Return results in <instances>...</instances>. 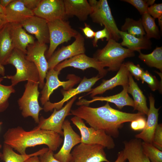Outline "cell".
Here are the masks:
<instances>
[{
	"label": "cell",
	"mask_w": 162,
	"mask_h": 162,
	"mask_svg": "<svg viewBox=\"0 0 162 162\" xmlns=\"http://www.w3.org/2000/svg\"><path fill=\"white\" fill-rule=\"evenodd\" d=\"M71 115L78 117L86 121L91 127L102 130L112 137L119 136V129L123 124L131 122L145 115L138 112L132 113L121 111L114 109L107 102L103 106L92 107L85 105L71 110Z\"/></svg>",
	"instance_id": "obj_1"
},
{
	"label": "cell",
	"mask_w": 162,
	"mask_h": 162,
	"mask_svg": "<svg viewBox=\"0 0 162 162\" xmlns=\"http://www.w3.org/2000/svg\"><path fill=\"white\" fill-rule=\"evenodd\" d=\"M4 143L9 145L20 154H26L27 148L45 145L53 152L63 142L61 136L54 131L41 129L37 126L29 131L18 126L9 128L4 134Z\"/></svg>",
	"instance_id": "obj_2"
},
{
	"label": "cell",
	"mask_w": 162,
	"mask_h": 162,
	"mask_svg": "<svg viewBox=\"0 0 162 162\" xmlns=\"http://www.w3.org/2000/svg\"><path fill=\"white\" fill-rule=\"evenodd\" d=\"M103 48L98 50L94 58L101 62L107 71H118L127 58L135 56L134 52L123 47L120 43L110 39Z\"/></svg>",
	"instance_id": "obj_3"
},
{
	"label": "cell",
	"mask_w": 162,
	"mask_h": 162,
	"mask_svg": "<svg viewBox=\"0 0 162 162\" xmlns=\"http://www.w3.org/2000/svg\"><path fill=\"white\" fill-rule=\"evenodd\" d=\"M26 54L14 49L6 63L11 64L16 69L14 75H7L3 77L11 81L14 86L19 82L27 80L39 82V75L38 69L34 64L28 60Z\"/></svg>",
	"instance_id": "obj_4"
},
{
	"label": "cell",
	"mask_w": 162,
	"mask_h": 162,
	"mask_svg": "<svg viewBox=\"0 0 162 162\" xmlns=\"http://www.w3.org/2000/svg\"><path fill=\"white\" fill-rule=\"evenodd\" d=\"M92 10L90 16L92 21L104 26L109 31L110 39L118 42L121 38L118 29L106 0H89Z\"/></svg>",
	"instance_id": "obj_5"
},
{
	"label": "cell",
	"mask_w": 162,
	"mask_h": 162,
	"mask_svg": "<svg viewBox=\"0 0 162 162\" xmlns=\"http://www.w3.org/2000/svg\"><path fill=\"white\" fill-rule=\"evenodd\" d=\"M50 46L46 57L50 58L60 44L68 42L72 38H75L79 32L72 28L68 21L56 20L48 22Z\"/></svg>",
	"instance_id": "obj_6"
},
{
	"label": "cell",
	"mask_w": 162,
	"mask_h": 162,
	"mask_svg": "<svg viewBox=\"0 0 162 162\" xmlns=\"http://www.w3.org/2000/svg\"><path fill=\"white\" fill-rule=\"evenodd\" d=\"M39 82L27 81L25 90L18 101L21 114L24 118L31 117L36 123H39V113L43 110L39 104L38 98L40 93L38 90Z\"/></svg>",
	"instance_id": "obj_7"
},
{
	"label": "cell",
	"mask_w": 162,
	"mask_h": 162,
	"mask_svg": "<svg viewBox=\"0 0 162 162\" xmlns=\"http://www.w3.org/2000/svg\"><path fill=\"white\" fill-rule=\"evenodd\" d=\"M70 120L80 131L81 142L99 144L109 149L114 148L115 144L112 137L104 131L87 127L83 120L77 116H74Z\"/></svg>",
	"instance_id": "obj_8"
},
{
	"label": "cell",
	"mask_w": 162,
	"mask_h": 162,
	"mask_svg": "<svg viewBox=\"0 0 162 162\" xmlns=\"http://www.w3.org/2000/svg\"><path fill=\"white\" fill-rule=\"evenodd\" d=\"M60 72L54 68L48 70L46 76V82L41 92L40 100L41 104L44 105L49 101L50 97L53 91L60 86L64 90H68L72 88L81 80V78L74 74H68L67 77L68 80L61 81L58 75Z\"/></svg>",
	"instance_id": "obj_9"
},
{
	"label": "cell",
	"mask_w": 162,
	"mask_h": 162,
	"mask_svg": "<svg viewBox=\"0 0 162 162\" xmlns=\"http://www.w3.org/2000/svg\"><path fill=\"white\" fill-rule=\"evenodd\" d=\"M104 148L99 144L81 142L71 152L72 162H111L107 158Z\"/></svg>",
	"instance_id": "obj_10"
},
{
	"label": "cell",
	"mask_w": 162,
	"mask_h": 162,
	"mask_svg": "<svg viewBox=\"0 0 162 162\" xmlns=\"http://www.w3.org/2000/svg\"><path fill=\"white\" fill-rule=\"evenodd\" d=\"M77 98L76 96L72 98L59 110L54 109L52 113L48 118H46L41 116L37 127L41 129L54 131L63 136L62 125L66 117L71 115L70 111L72 106Z\"/></svg>",
	"instance_id": "obj_11"
},
{
	"label": "cell",
	"mask_w": 162,
	"mask_h": 162,
	"mask_svg": "<svg viewBox=\"0 0 162 162\" xmlns=\"http://www.w3.org/2000/svg\"><path fill=\"white\" fill-rule=\"evenodd\" d=\"M75 40L71 44L64 46L54 52L49 58L48 70L54 69L56 65L64 60L80 54L85 53V39L83 36L79 33Z\"/></svg>",
	"instance_id": "obj_12"
},
{
	"label": "cell",
	"mask_w": 162,
	"mask_h": 162,
	"mask_svg": "<svg viewBox=\"0 0 162 162\" xmlns=\"http://www.w3.org/2000/svg\"><path fill=\"white\" fill-rule=\"evenodd\" d=\"M47 48L46 44H40L37 41L28 46L26 55V58L33 62L38 69L40 77L39 87L40 89L44 85V79L48 70V63L45 55Z\"/></svg>",
	"instance_id": "obj_13"
},
{
	"label": "cell",
	"mask_w": 162,
	"mask_h": 162,
	"mask_svg": "<svg viewBox=\"0 0 162 162\" xmlns=\"http://www.w3.org/2000/svg\"><path fill=\"white\" fill-rule=\"evenodd\" d=\"M102 78L98 75L95 76L88 78L84 76L79 85L75 88H72L68 90H61L63 96V98L57 102L51 103L48 101L44 105L43 110L46 112L51 111L54 109L58 110L61 109L64 103L79 94L89 92L92 89V86L99 80Z\"/></svg>",
	"instance_id": "obj_14"
},
{
	"label": "cell",
	"mask_w": 162,
	"mask_h": 162,
	"mask_svg": "<svg viewBox=\"0 0 162 162\" xmlns=\"http://www.w3.org/2000/svg\"><path fill=\"white\" fill-rule=\"evenodd\" d=\"M68 67H73L82 70L93 68L98 71V75L102 78L106 75L108 72L101 62L94 57L88 56L85 53L80 54L64 60L56 65L54 69L60 72Z\"/></svg>",
	"instance_id": "obj_15"
},
{
	"label": "cell",
	"mask_w": 162,
	"mask_h": 162,
	"mask_svg": "<svg viewBox=\"0 0 162 162\" xmlns=\"http://www.w3.org/2000/svg\"><path fill=\"white\" fill-rule=\"evenodd\" d=\"M64 137L63 145L57 153L54 154V157L60 162H72L71 151L75 146L81 143V136L73 129L70 122L64 120L62 126Z\"/></svg>",
	"instance_id": "obj_16"
},
{
	"label": "cell",
	"mask_w": 162,
	"mask_h": 162,
	"mask_svg": "<svg viewBox=\"0 0 162 162\" xmlns=\"http://www.w3.org/2000/svg\"><path fill=\"white\" fill-rule=\"evenodd\" d=\"M34 15L48 22L67 18L64 0H41L38 7L33 10Z\"/></svg>",
	"instance_id": "obj_17"
},
{
	"label": "cell",
	"mask_w": 162,
	"mask_h": 162,
	"mask_svg": "<svg viewBox=\"0 0 162 162\" xmlns=\"http://www.w3.org/2000/svg\"><path fill=\"white\" fill-rule=\"evenodd\" d=\"M20 23L25 30L35 35L39 43H49L48 22L46 20L34 15Z\"/></svg>",
	"instance_id": "obj_18"
},
{
	"label": "cell",
	"mask_w": 162,
	"mask_h": 162,
	"mask_svg": "<svg viewBox=\"0 0 162 162\" xmlns=\"http://www.w3.org/2000/svg\"><path fill=\"white\" fill-rule=\"evenodd\" d=\"M129 73L123 63L114 76L109 80H103L100 85L92 88L90 91L84 96L80 97L79 99L87 95H89L92 98L97 94H103L106 91L117 86H121L123 87L128 85Z\"/></svg>",
	"instance_id": "obj_19"
},
{
	"label": "cell",
	"mask_w": 162,
	"mask_h": 162,
	"mask_svg": "<svg viewBox=\"0 0 162 162\" xmlns=\"http://www.w3.org/2000/svg\"><path fill=\"white\" fill-rule=\"evenodd\" d=\"M149 108L145 127L142 132L135 135L136 138L142 140L143 141L152 144L155 130L158 123V112L160 108H156L154 106L155 99L150 94L148 97Z\"/></svg>",
	"instance_id": "obj_20"
},
{
	"label": "cell",
	"mask_w": 162,
	"mask_h": 162,
	"mask_svg": "<svg viewBox=\"0 0 162 162\" xmlns=\"http://www.w3.org/2000/svg\"><path fill=\"white\" fill-rule=\"evenodd\" d=\"M128 85L123 87L122 91L119 93L112 96L106 97L94 96L90 100L80 99L76 103L78 106H88L90 104L97 101H106L114 104L119 109L121 110L125 106L134 107L133 99L129 96L128 92Z\"/></svg>",
	"instance_id": "obj_21"
},
{
	"label": "cell",
	"mask_w": 162,
	"mask_h": 162,
	"mask_svg": "<svg viewBox=\"0 0 162 162\" xmlns=\"http://www.w3.org/2000/svg\"><path fill=\"white\" fill-rule=\"evenodd\" d=\"M67 16H75L80 20H86L92 13V8L87 0H64Z\"/></svg>",
	"instance_id": "obj_22"
},
{
	"label": "cell",
	"mask_w": 162,
	"mask_h": 162,
	"mask_svg": "<svg viewBox=\"0 0 162 162\" xmlns=\"http://www.w3.org/2000/svg\"><path fill=\"white\" fill-rule=\"evenodd\" d=\"M5 15L8 22L20 23L34 15L33 11L27 8L20 0H14L5 8Z\"/></svg>",
	"instance_id": "obj_23"
},
{
	"label": "cell",
	"mask_w": 162,
	"mask_h": 162,
	"mask_svg": "<svg viewBox=\"0 0 162 162\" xmlns=\"http://www.w3.org/2000/svg\"><path fill=\"white\" fill-rule=\"evenodd\" d=\"M10 23L11 37L15 49L26 54L28 46L35 42L34 38L26 32L20 23Z\"/></svg>",
	"instance_id": "obj_24"
},
{
	"label": "cell",
	"mask_w": 162,
	"mask_h": 162,
	"mask_svg": "<svg viewBox=\"0 0 162 162\" xmlns=\"http://www.w3.org/2000/svg\"><path fill=\"white\" fill-rule=\"evenodd\" d=\"M142 142L136 138L124 142V155L128 162H151L143 151Z\"/></svg>",
	"instance_id": "obj_25"
},
{
	"label": "cell",
	"mask_w": 162,
	"mask_h": 162,
	"mask_svg": "<svg viewBox=\"0 0 162 162\" xmlns=\"http://www.w3.org/2000/svg\"><path fill=\"white\" fill-rule=\"evenodd\" d=\"M15 47L10 30V23L8 22L0 30V64L6 65L8 59Z\"/></svg>",
	"instance_id": "obj_26"
},
{
	"label": "cell",
	"mask_w": 162,
	"mask_h": 162,
	"mask_svg": "<svg viewBox=\"0 0 162 162\" xmlns=\"http://www.w3.org/2000/svg\"><path fill=\"white\" fill-rule=\"evenodd\" d=\"M128 79V92L131 94L133 98L134 111L137 110L138 112L147 115L149 109L147 106L146 98L130 73Z\"/></svg>",
	"instance_id": "obj_27"
},
{
	"label": "cell",
	"mask_w": 162,
	"mask_h": 162,
	"mask_svg": "<svg viewBox=\"0 0 162 162\" xmlns=\"http://www.w3.org/2000/svg\"><path fill=\"white\" fill-rule=\"evenodd\" d=\"M119 34L122 39L121 45L126 46L132 51L139 52L142 50H150L152 48V42L146 35L142 38H139L120 30Z\"/></svg>",
	"instance_id": "obj_28"
},
{
	"label": "cell",
	"mask_w": 162,
	"mask_h": 162,
	"mask_svg": "<svg viewBox=\"0 0 162 162\" xmlns=\"http://www.w3.org/2000/svg\"><path fill=\"white\" fill-rule=\"evenodd\" d=\"M47 148H43L30 154H22L16 153L13 149L7 144L4 143L1 160L4 162H24L30 157L39 156L49 150Z\"/></svg>",
	"instance_id": "obj_29"
},
{
	"label": "cell",
	"mask_w": 162,
	"mask_h": 162,
	"mask_svg": "<svg viewBox=\"0 0 162 162\" xmlns=\"http://www.w3.org/2000/svg\"><path fill=\"white\" fill-rule=\"evenodd\" d=\"M138 57L148 66L159 69L162 72V47L157 46L149 54L139 52Z\"/></svg>",
	"instance_id": "obj_30"
},
{
	"label": "cell",
	"mask_w": 162,
	"mask_h": 162,
	"mask_svg": "<svg viewBox=\"0 0 162 162\" xmlns=\"http://www.w3.org/2000/svg\"><path fill=\"white\" fill-rule=\"evenodd\" d=\"M120 31L139 38L143 37L146 34L141 18L136 20L132 18H126Z\"/></svg>",
	"instance_id": "obj_31"
},
{
	"label": "cell",
	"mask_w": 162,
	"mask_h": 162,
	"mask_svg": "<svg viewBox=\"0 0 162 162\" xmlns=\"http://www.w3.org/2000/svg\"><path fill=\"white\" fill-rule=\"evenodd\" d=\"M146 36L149 39L153 38L157 39L160 38V31L155 22L154 18L147 13L142 15L141 18Z\"/></svg>",
	"instance_id": "obj_32"
},
{
	"label": "cell",
	"mask_w": 162,
	"mask_h": 162,
	"mask_svg": "<svg viewBox=\"0 0 162 162\" xmlns=\"http://www.w3.org/2000/svg\"><path fill=\"white\" fill-rule=\"evenodd\" d=\"M3 80L0 77V113L5 111L9 106L8 99L11 94L15 92L14 86L12 85L5 86L1 83Z\"/></svg>",
	"instance_id": "obj_33"
},
{
	"label": "cell",
	"mask_w": 162,
	"mask_h": 162,
	"mask_svg": "<svg viewBox=\"0 0 162 162\" xmlns=\"http://www.w3.org/2000/svg\"><path fill=\"white\" fill-rule=\"evenodd\" d=\"M143 150L151 162H162V151L152 144L142 142Z\"/></svg>",
	"instance_id": "obj_34"
},
{
	"label": "cell",
	"mask_w": 162,
	"mask_h": 162,
	"mask_svg": "<svg viewBox=\"0 0 162 162\" xmlns=\"http://www.w3.org/2000/svg\"><path fill=\"white\" fill-rule=\"evenodd\" d=\"M140 80L142 83H146L152 91L154 92L159 90L160 92L162 93V84L158 81L155 76L153 75L148 70L144 71Z\"/></svg>",
	"instance_id": "obj_35"
},
{
	"label": "cell",
	"mask_w": 162,
	"mask_h": 162,
	"mask_svg": "<svg viewBox=\"0 0 162 162\" xmlns=\"http://www.w3.org/2000/svg\"><path fill=\"white\" fill-rule=\"evenodd\" d=\"M134 6L142 15L147 13L148 7L154 4V0H123Z\"/></svg>",
	"instance_id": "obj_36"
},
{
	"label": "cell",
	"mask_w": 162,
	"mask_h": 162,
	"mask_svg": "<svg viewBox=\"0 0 162 162\" xmlns=\"http://www.w3.org/2000/svg\"><path fill=\"white\" fill-rule=\"evenodd\" d=\"M124 64L129 73L139 81L145 71L143 68H141L139 64H135L133 62L128 61L124 63Z\"/></svg>",
	"instance_id": "obj_37"
},
{
	"label": "cell",
	"mask_w": 162,
	"mask_h": 162,
	"mask_svg": "<svg viewBox=\"0 0 162 162\" xmlns=\"http://www.w3.org/2000/svg\"><path fill=\"white\" fill-rule=\"evenodd\" d=\"M152 144L159 150L162 151V124H158L155 130Z\"/></svg>",
	"instance_id": "obj_38"
},
{
	"label": "cell",
	"mask_w": 162,
	"mask_h": 162,
	"mask_svg": "<svg viewBox=\"0 0 162 162\" xmlns=\"http://www.w3.org/2000/svg\"><path fill=\"white\" fill-rule=\"evenodd\" d=\"M104 38H106L107 41L110 39L109 32L107 29L105 27L103 29L95 32L93 40L92 41L93 46L94 47H97L98 40L100 39L103 40Z\"/></svg>",
	"instance_id": "obj_39"
},
{
	"label": "cell",
	"mask_w": 162,
	"mask_h": 162,
	"mask_svg": "<svg viewBox=\"0 0 162 162\" xmlns=\"http://www.w3.org/2000/svg\"><path fill=\"white\" fill-rule=\"evenodd\" d=\"M147 13L155 19L162 17V4H155L149 6Z\"/></svg>",
	"instance_id": "obj_40"
},
{
	"label": "cell",
	"mask_w": 162,
	"mask_h": 162,
	"mask_svg": "<svg viewBox=\"0 0 162 162\" xmlns=\"http://www.w3.org/2000/svg\"><path fill=\"white\" fill-rule=\"evenodd\" d=\"M146 122V118L144 115L131 122V128L135 131L142 130L145 127Z\"/></svg>",
	"instance_id": "obj_41"
},
{
	"label": "cell",
	"mask_w": 162,
	"mask_h": 162,
	"mask_svg": "<svg viewBox=\"0 0 162 162\" xmlns=\"http://www.w3.org/2000/svg\"><path fill=\"white\" fill-rule=\"evenodd\" d=\"M53 152L49 149L39 156L40 162H60L54 157Z\"/></svg>",
	"instance_id": "obj_42"
},
{
	"label": "cell",
	"mask_w": 162,
	"mask_h": 162,
	"mask_svg": "<svg viewBox=\"0 0 162 162\" xmlns=\"http://www.w3.org/2000/svg\"><path fill=\"white\" fill-rule=\"evenodd\" d=\"M28 8L33 11L39 4L41 0H20Z\"/></svg>",
	"instance_id": "obj_43"
},
{
	"label": "cell",
	"mask_w": 162,
	"mask_h": 162,
	"mask_svg": "<svg viewBox=\"0 0 162 162\" xmlns=\"http://www.w3.org/2000/svg\"><path fill=\"white\" fill-rule=\"evenodd\" d=\"M84 27H80L84 34L87 38H93L94 37L95 32L91 28L90 26L87 23H84Z\"/></svg>",
	"instance_id": "obj_44"
},
{
	"label": "cell",
	"mask_w": 162,
	"mask_h": 162,
	"mask_svg": "<svg viewBox=\"0 0 162 162\" xmlns=\"http://www.w3.org/2000/svg\"><path fill=\"white\" fill-rule=\"evenodd\" d=\"M123 150L119 152L117 154V157L114 162H126Z\"/></svg>",
	"instance_id": "obj_45"
},
{
	"label": "cell",
	"mask_w": 162,
	"mask_h": 162,
	"mask_svg": "<svg viewBox=\"0 0 162 162\" xmlns=\"http://www.w3.org/2000/svg\"><path fill=\"white\" fill-rule=\"evenodd\" d=\"M8 22L5 15L0 14V30Z\"/></svg>",
	"instance_id": "obj_46"
},
{
	"label": "cell",
	"mask_w": 162,
	"mask_h": 162,
	"mask_svg": "<svg viewBox=\"0 0 162 162\" xmlns=\"http://www.w3.org/2000/svg\"><path fill=\"white\" fill-rule=\"evenodd\" d=\"M24 162H40L39 158L38 156L30 157Z\"/></svg>",
	"instance_id": "obj_47"
},
{
	"label": "cell",
	"mask_w": 162,
	"mask_h": 162,
	"mask_svg": "<svg viewBox=\"0 0 162 162\" xmlns=\"http://www.w3.org/2000/svg\"><path fill=\"white\" fill-rule=\"evenodd\" d=\"M14 0H0V4L4 8H5Z\"/></svg>",
	"instance_id": "obj_48"
},
{
	"label": "cell",
	"mask_w": 162,
	"mask_h": 162,
	"mask_svg": "<svg viewBox=\"0 0 162 162\" xmlns=\"http://www.w3.org/2000/svg\"><path fill=\"white\" fill-rule=\"evenodd\" d=\"M5 68L4 66L0 64V75L4 76L5 75Z\"/></svg>",
	"instance_id": "obj_49"
},
{
	"label": "cell",
	"mask_w": 162,
	"mask_h": 162,
	"mask_svg": "<svg viewBox=\"0 0 162 162\" xmlns=\"http://www.w3.org/2000/svg\"><path fill=\"white\" fill-rule=\"evenodd\" d=\"M0 14L5 15V8H3L0 4Z\"/></svg>",
	"instance_id": "obj_50"
},
{
	"label": "cell",
	"mask_w": 162,
	"mask_h": 162,
	"mask_svg": "<svg viewBox=\"0 0 162 162\" xmlns=\"http://www.w3.org/2000/svg\"><path fill=\"white\" fill-rule=\"evenodd\" d=\"M158 19V25L160 27V29L161 30H162V17H161L160 18H159Z\"/></svg>",
	"instance_id": "obj_51"
},
{
	"label": "cell",
	"mask_w": 162,
	"mask_h": 162,
	"mask_svg": "<svg viewBox=\"0 0 162 162\" xmlns=\"http://www.w3.org/2000/svg\"><path fill=\"white\" fill-rule=\"evenodd\" d=\"M2 147V145L1 144H0V148H1ZM2 154V153L1 152H0V158Z\"/></svg>",
	"instance_id": "obj_52"
},
{
	"label": "cell",
	"mask_w": 162,
	"mask_h": 162,
	"mask_svg": "<svg viewBox=\"0 0 162 162\" xmlns=\"http://www.w3.org/2000/svg\"><path fill=\"white\" fill-rule=\"evenodd\" d=\"M3 123L2 122H0V126Z\"/></svg>",
	"instance_id": "obj_53"
}]
</instances>
